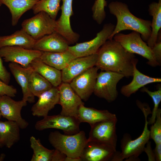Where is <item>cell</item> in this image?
I'll list each match as a JSON object with an SVG mask.
<instances>
[{
  "instance_id": "obj_34",
  "label": "cell",
  "mask_w": 161,
  "mask_h": 161,
  "mask_svg": "<svg viewBox=\"0 0 161 161\" xmlns=\"http://www.w3.org/2000/svg\"><path fill=\"white\" fill-rule=\"evenodd\" d=\"M150 131V139L155 144L161 143V109L159 108L154 122L152 124Z\"/></svg>"
},
{
  "instance_id": "obj_40",
  "label": "cell",
  "mask_w": 161,
  "mask_h": 161,
  "mask_svg": "<svg viewBox=\"0 0 161 161\" xmlns=\"http://www.w3.org/2000/svg\"><path fill=\"white\" fill-rule=\"evenodd\" d=\"M5 155L4 154H2L0 155V161H3L5 158Z\"/></svg>"
},
{
  "instance_id": "obj_38",
  "label": "cell",
  "mask_w": 161,
  "mask_h": 161,
  "mask_svg": "<svg viewBox=\"0 0 161 161\" xmlns=\"http://www.w3.org/2000/svg\"><path fill=\"white\" fill-rule=\"evenodd\" d=\"M66 157L65 154L55 149L51 161H66Z\"/></svg>"
},
{
  "instance_id": "obj_5",
  "label": "cell",
  "mask_w": 161,
  "mask_h": 161,
  "mask_svg": "<svg viewBox=\"0 0 161 161\" xmlns=\"http://www.w3.org/2000/svg\"><path fill=\"white\" fill-rule=\"evenodd\" d=\"M113 39L127 51L139 55L148 60L147 63L152 67L159 66L154 57L151 48L142 39L138 32L133 31L128 34L119 32Z\"/></svg>"
},
{
  "instance_id": "obj_17",
  "label": "cell",
  "mask_w": 161,
  "mask_h": 161,
  "mask_svg": "<svg viewBox=\"0 0 161 161\" xmlns=\"http://www.w3.org/2000/svg\"><path fill=\"white\" fill-rule=\"evenodd\" d=\"M97 54L76 58L61 71L63 82L69 83L75 77L87 69L95 66Z\"/></svg>"
},
{
  "instance_id": "obj_26",
  "label": "cell",
  "mask_w": 161,
  "mask_h": 161,
  "mask_svg": "<svg viewBox=\"0 0 161 161\" xmlns=\"http://www.w3.org/2000/svg\"><path fill=\"white\" fill-rule=\"evenodd\" d=\"M75 58L68 49L60 52H42L40 57L44 63L61 71Z\"/></svg>"
},
{
  "instance_id": "obj_30",
  "label": "cell",
  "mask_w": 161,
  "mask_h": 161,
  "mask_svg": "<svg viewBox=\"0 0 161 161\" xmlns=\"http://www.w3.org/2000/svg\"><path fill=\"white\" fill-rule=\"evenodd\" d=\"M30 147L33 151L31 161H51L54 149L50 150L43 146L40 139L32 136L30 138Z\"/></svg>"
},
{
  "instance_id": "obj_4",
  "label": "cell",
  "mask_w": 161,
  "mask_h": 161,
  "mask_svg": "<svg viewBox=\"0 0 161 161\" xmlns=\"http://www.w3.org/2000/svg\"><path fill=\"white\" fill-rule=\"evenodd\" d=\"M48 140L55 149L65 154L69 157L80 159L87 139L85 132L80 131L72 135L62 134L58 131L51 132Z\"/></svg>"
},
{
  "instance_id": "obj_27",
  "label": "cell",
  "mask_w": 161,
  "mask_h": 161,
  "mask_svg": "<svg viewBox=\"0 0 161 161\" xmlns=\"http://www.w3.org/2000/svg\"><path fill=\"white\" fill-rule=\"evenodd\" d=\"M39 0H0L9 9L12 16L13 26L17 24L22 15L32 9Z\"/></svg>"
},
{
  "instance_id": "obj_25",
  "label": "cell",
  "mask_w": 161,
  "mask_h": 161,
  "mask_svg": "<svg viewBox=\"0 0 161 161\" xmlns=\"http://www.w3.org/2000/svg\"><path fill=\"white\" fill-rule=\"evenodd\" d=\"M36 41L21 29L10 35L0 36V48L18 46L27 49H33Z\"/></svg>"
},
{
  "instance_id": "obj_13",
  "label": "cell",
  "mask_w": 161,
  "mask_h": 161,
  "mask_svg": "<svg viewBox=\"0 0 161 161\" xmlns=\"http://www.w3.org/2000/svg\"><path fill=\"white\" fill-rule=\"evenodd\" d=\"M117 119L102 121L91 126L88 141L106 143L116 147L117 136L116 125Z\"/></svg>"
},
{
  "instance_id": "obj_15",
  "label": "cell",
  "mask_w": 161,
  "mask_h": 161,
  "mask_svg": "<svg viewBox=\"0 0 161 161\" xmlns=\"http://www.w3.org/2000/svg\"><path fill=\"white\" fill-rule=\"evenodd\" d=\"M59 92L58 104L61 106L60 114L77 118L80 106L84 103L70 86L69 83L62 82L58 87Z\"/></svg>"
},
{
  "instance_id": "obj_22",
  "label": "cell",
  "mask_w": 161,
  "mask_h": 161,
  "mask_svg": "<svg viewBox=\"0 0 161 161\" xmlns=\"http://www.w3.org/2000/svg\"><path fill=\"white\" fill-rule=\"evenodd\" d=\"M77 118L80 122L88 123L90 126L104 120L117 119L116 115L106 110H99L81 105L78 111Z\"/></svg>"
},
{
  "instance_id": "obj_39",
  "label": "cell",
  "mask_w": 161,
  "mask_h": 161,
  "mask_svg": "<svg viewBox=\"0 0 161 161\" xmlns=\"http://www.w3.org/2000/svg\"><path fill=\"white\" fill-rule=\"evenodd\" d=\"M154 151L155 160L157 161H161V143L155 144Z\"/></svg>"
},
{
  "instance_id": "obj_28",
  "label": "cell",
  "mask_w": 161,
  "mask_h": 161,
  "mask_svg": "<svg viewBox=\"0 0 161 161\" xmlns=\"http://www.w3.org/2000/svg\"><path fill=\"white\" fill-rule=\"evenodd\" d=\"M148 11L150 15L152 17V19L151 34L147 44L151 48L156 42L158 33L161 30V0H159L158 3L153 2L150 4Z\"/></svg>"
},
{
  "instance_id": "obj_11",
  "label": "cell",
  "mask_w": 161,
  "mask_h": 161,
  "mask_svg": "<svg viewBox=\"0 0 161 161\" xmlns=\"http://www.w3.org/2000/svg\"><path fill=\"white\" fill-rule=\"evenodd\" d=\"M117 152L116 148L109 144L87 141L80 159L84 161H113Z\"/></svg>"
},
{
  "instance_id": "obj_23",
  "label": "cell",
  "mask_w": 161,
  "mask_h": 161,
  "mask_svg": "<svg viewBox=\"0 0 161 161\" xmlns=\"http://www.w3.org/2000/svg\"><path fill=\"white\" fill-rule=\"evenodd\" d=\"M29 66L45 78L53 86L58 87L62 82L61 71L44 63L40 58L33 60Z\"/></svg>"
},
{
  "instance_id": "obj_9",
  "label": "cell",
  "mask_w": 161,
  "mask_h": 161,
  "mask_svg": "<svg viewBox=\"0 0 161 161\" xmlns=\"http://www.w3.org/2000/svg\"><path fill=\"white\" fill-rule=\"evenodd\" d=\"M115 25L111 23L106 24L102 30L92 40L69 46L68 49L76 58L88 56L96 53L101 47L109 40Z\"/></svg>"
},
{
  "instance_id": "obj_7",
  "label": "cell",
  "mask_w": 161,
  "mask_h": 161,
  "mask_svg": "<svg viewBox=\"0 0 161 161\" xmlns=\"http://www.w3.org/2000/svg\"><path fill=\"white\" fill-rule=\"evenodd\" d=\"M21 26L22 29L37 40L55 32L56 20L45 12L41 11L24 20Z\"/></svg>"
},
{
  "instance_id": "obj_3",
  "label": "cell",
  "mask_w": 161,
  "mask_h": 161,
  "mask_svg": "<svg viewBox=\"0 0 161 161\" xmlns=\"http://www.w3.org/2000/svg\"><path fill=\"white\" fill-rule=\"evenodd\" d=\"M137 103L144 116L145 123L143 130L140 136L134 140H132L129 134H124L121 141V152H118L115 161H121L124 159H126V161L139 160V156L144 151L145 145L150 139L147 119L148 115L151 112L149 106L145 107L139 101Z\"/></svg>"
},
{
  "instance_id": "obj_10",
  "label": "cell",
  "mask_w": 161,
  "mask_h": 161,
  "mask_svg": "<svg viewBox=\"0 0 161 161\" xmlns=\"http://www.w3.org/2000/svg\"><path fill=\"white\" fill-rule=\"evenodd\" d=\"M42 53L39 50L18 46L0 48V56L5 62L17 63L24 67H29L33 60L40 57Z\"/></svg>"
},
{
  "instance_id": "obj_16",
  "label": "cell",
  "mask_w": 161,
  "mask_h": 161,
  "mask_svg": "<svg viewBox=\"0 0 161 161\" xmlns=\"http://www.w3.org/2000/svg\"><path fill=\"white\" fill-rule=\"evenodd\" d=\"M61 0L62 4L60 7L61 14L59 18L56 20L55 32L62 36L69 44H74L78 40L79 35L73 31L70 23V18L73 14V0Z\"/></svg>"
},
{
  "instance_id": "obj_36",
  "label": "cell",
  "mask_w": 161,
  "mask_h": 161,
  "mask_svg": "<svg viewBox=\"0 0 161 161\" xmlns=\"http://www.w3.org/2000/svg\"><path fill=\"white\" fill-rule=\"evenodd\" d=\"M156 60L159 66L161 64V31L159 32L156 42L151 48Z\"/></svg>"
},
{
  "instance_id": "obj_32",
  "label": "cell",
  "mask_w": 161,
  "mask_h": 161,
  "mask_svg": "<svg viewBox=\"0 0 161 161\" xmlns=\"http://www.w3.org/2000/svg\"><path fill=\"white\" fill-rule=\"evenodd\" d=\"M141 91L147 93L152 99L154 104V107L151 112V117L148 121L149 125L153 124L155 122L158 111L159 105L161 101V87H159L156 91L152 92L150 91L147 88L143 87Z\"/></svg>"
},
{
  "instance_id": "obj_37",
  "label": "cell",
  "mask_w": 161,
  "mask_h": 161,
  "mask_svg": "<svg viewBox=\"0 0 161 161\" xmlns=\"http://www.w3.org/2000/svg\"><path fill=\"white\" fill-rule=\"evenodd\" d=\"M0 79L6 83L8 84L10 79V73L4 65L1 58L0 56Z\"/></svg>"
},
{
  "instance_id": "obj_29",
  "label": "cell",
  "mask_w": 161,
  "mask_h": 161,
  "mask_svg": "<svg viewBox=\"0 0 161 161\" xmlns=\"http://www.w3.org/2000/svg\"><path fill=\"white\" fill-rule=\"evenodd\" d=\"M30 86L32 93L34 96L38 97L53 87L47 80L33 70L30 75Z\"/></svg>"
},
{
  "instance_id": "obj_31",
  "label": "cell",
  "mask_w": 161,
  "mask_h": 161,
  "mask_svg": "<svg viewBox=\"0 0 161 161\" xmlns=\"http://www.w3.org/2000/svg\"><path fill=\"white\" fill-rule=\"evenodd\" d=\"M61 0H39L32 8L34 14L43 11L55 19L60 9Z\"/></svg>"
},
{
  "instance_id": "obj_12",
  "label": "cell",
  "mask_w": 161,
  "mask_h": 161,
  "mask_svg": "<svg viewBox=\"0 0 161 161\" xmlns=\"http://www.w3.org/2000/svg\"><path fill=\"white\" fill-rule=\"evenodd\" d=\"M98 69L90 68L75 77L69 83L82 100H87L94 92Z\"/></svg>"
},
{
  "instance_id": "obj_2",
  "label": "cell",
  "mask_w": 161,
  "mask_h": 161,
  "mask_svg": "<svg viewBox=\"0 0 161 161\" xmlns=\"http://www.w3.org/2000/svg\"><path fill=\"white\" fill-rule=\"evenodd\" d=\"M111 14L116 18L117 23L109 39L123 30H131L139 32L143 40L147 42L151 32V21L137 17L130 11L127 5L117 1H112L108 5Z\"/></svg>"
},
{
  "instance_id": "obj_8",
  "label": "cell",
  "mask_w": 161,
  "mask_h": 161,
  "mask_svg": "<svg viewBox=\"0 0 161 161\" xmlns=\"http://www.w3.org/2000/svg\"><path fill=\"white\" fill-rule=\"evenodd\" d=\"M80 123L76 117L60 114L44 117L36 123L35 127L39 131L48 129H59L62 130L65 134L72 135L80 131Z\"/></svg>"
},
{
  "instance_id": "obj_24",
  "label": "cell",
  "mask_w": 161,
  "mask_h": 161,
  "mask_svg": "<svg viewBox=\"0 0 161 161\" xmlns=\"http://www.w3.org/2000/svg\"><path fill=\"white\" fill-rule=\"evenodd\" d=\"M20 128L14 121H0V146L11 148L20 139Z\"/></svg>"
},
{
  "instance_id": "obj_21",
  "label": "cell",
  "mask_w": 161,
  "mask_h": 161,
  "mask_svg": "<svg viewBox=\"0 0 161 161\" xmlns=\"http://www.w3.org/2000/svg\"><path fill=\"white\" fill-rule=\"evenodd\" d=\"M137 62H135L134 64L133 78L129 84L123 86L120 89L121 93L127 97H129L146 85L161 82L160 78L150 77L140 72L137 68Z\"/></svg>"
},
{
  "instance_id": "obj_42",
  "label": "cell",
  "mask_w": 161,
  "mask_h": 161,
  "mask_svg": "<svg viewBox=\"0 0 161 161\" xmlns=\"http://www.w3.org/2000/svg\"><path fill=\"white\" fill-rule=\"evenodd\" d=\"M1 113H0V118H1Z\"/></svg>"
},
{
  "instance_id": "obj_18",
  "label": "cell",
  "mask_w": 161,
  "mask_h": 161,
  "mask_svg": "<svg viewBox=\"0 0 161 161\" xmlns=\"http://www.w3.org/2000/svg\"><path fill=\"white\" fill-rule=\"evenodd\" d=\"M8 66L16 81L21 86L23 94L22 100L29 103L35 101V97L31 92L30 77L33 70L30 66L24 67L18 64L10 62Z\"/></svg>"
},
{
  "instance_id": "obj_35",
  "label": "cell",
  "mask_w": 161,
  "mask_h": 161,
  "mask_svg": "<svg viewBox=\"0 0 161 161\" xmlns=\"http://www.w3.org/2000/svg\"><path fill=\"white\" fill-rule=\"evenodd\" d=\"M16 88L6 83L0 79V96L6 95L14 97L16 96Z\"/></svg>"
},
{
  "instance_id": "obj_1",
  "label": "cell",
  "mask_w": 161,
  "mask_h": 161,
  "mask_svg": "<svg viewBox=\"0 0 161 161\" xmlns=\"http://www.w3.org/2000/svg\"><path fill=\"white\" fill-rule=\"evenodd\" d=\"M96 53L95 66L98 69L119 73L127 78L132 76L134 64L138 59L113 39L108 40Z\"/></svg>"
},
{
  "instance_id": "obj_14",
  "label": "cell",
  "mask_w": 161,
  "mask_h": 161,
  "mask_svg": "<svg viewBox=\"0 0 161 161\" xmlns=\"http://www.w3.org/2000/svg\"><path fill=\"white\" fill-rule=\"evenodd\" d=\"M27 105V102L22 100L17 101L7 95L0 96V112L1 116L8 120L16 122L21 129L26 128L29 125L21 114L22 108Z\"/></svg>"
},
{
  "instance_id": "obj_33",
  "label": "cell",
  "mask_w": 161,
  "mask_h": 161,
  "mask_svg": "<svg viewBox=\"0 0 161 161\" xmlns=\"http://www.w3.org/2000/svg\"><path fill=\"white\" fill-rule=\"evenodd\" d=\"M107 5L105 0H96L92 6V18L98 24H101L106 17L105 7Z\"/></svg>"
},
{
  "instance_id": "obj_20",
  "label": "cell",
  "mask_w": 161,
  "mask_h": 161,
  "mask_svg": "<svg viewBox=\"0 0 161 161\" xmlns=\"http://www.w3.org/2000/svg\"><path fill=\"white\" fill-rule=\"evenodd\" d=\"M69 44L62 36L55 32L36 40L33 49L42 52H62L68 49Z\"/></svg>"
},
{
  "instance_id": "obj_41",
  "label": "cell",
  "mask_w": 161,
  "mask_h": 161,
  "mask_svg": "<svg viewBox=\"0 0 161 161\" xmlns=\"http://www.w3.org/2000/svg\"><path fill=\"white\" fill-rule=\"evenodd\" d=\"M2 3H1L0 1V7L1 6V5H2Z\"/></svg>"
},
{
  "instance_id": "obj_19",
  "label": "cell",
  "mask_w": 161,
  "mask_h": 161,
  "mask_svg": "<svg viewBox=\"0 0 161 161\" xmlns=\"http://www.w3.org/2000/svg\"><path fill=\"white\" fill-rule=\"evenodd\" d=\"M32 107L31 111L34 116L44 117L56 105L58 104L59 92L58 87L53 86L44 92Z\"/></svg>"
},
{
  "instance_id": "obj_6",
  "label": "cell",
  "mask_w": 161,
  "mask_h": 161,
  "mask_svg": "<svg viewBox=\"0 0 161 161\" xmlns=\"http://www.w3.org/2000/svg\"><path fill=\"white\" fill-rule=\"evenodd\" d=\"M124 77L119 73L101 71L98 73L93 93L97 97L104 99L108 102L114 101L118 95L117 84Z\"/></svg>"
}]
</instances>
